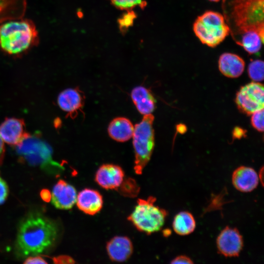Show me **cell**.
<instances>
[{"label": "cell", "mask_w": 264, "mask_h": 264, "mask_svg": "<svg viewBox=\"0 0 264 264\" xmlns=\"http://www.w3.org/2000/svg\"><path fill=\"white\" fill-rule=\"evenodd\" d=\"M60 233L56 221L41 213L30 212L18 225L15 253L18 257L23 258L45 253L55 246Z\"/></svg>", "instance_id": "cell-1"}, {"label": "cell", "mask_w": 264, "mask_h": 264, "mask_svg": "<svg viewBox=\"0 0 264 264\" xmlns=\"http://www.w3.org/2000/svg\"><path fill=\"white\" fill-rule=\"evenodd\" d=\"M264 0H222L223 17L237 44L249 33L264 39Z\"/></svg>", "instance_id": "cell-2"}, {"label": "cell", "mask_w": 264, "mask_h": 264, "mask_svg": "<svg viewBox=\"0 0 264 264\" xmlns=\"http://www.w3.org/2000/svg\"><path fill=\"white\" fill-rule=\"evenodd\" d=\"M38 32L29 20L10 21L0 25V47L10 55L22 54L35 45Z\"/></svg>", "instance_id": "cell-3"}, {"label": "cell", "mask_w": 264, "mask_h": 264, "mask_svg": "<svg viewBox=\"0 0 264 264\" xmlns=\"http://www.w3.org/2000/svg\"><path fill=\"white\" fill-rule=\"evenodd\" d=\"M16 152L22 161L32 166H40L51 172L58 173L64 168L52 158L50 146L38 134H29L16 146Z\"/></svg>", "instance_id": "cell-4"}, {"label": "cell", "mask_w": 264, "mask_h": 264, "mask_svg": "<svg viewBox=\"0 0 264 264\" xmlns=\"http://www.w3.org/2000/svg\"><path fill=\"white\" fill-rule=\"evenodd\" d=\"M155 197L139 198L128 220L139 231L150 235L160 230L168 215L167 211L154 203Z\"/></svg>", "instance_id": "cell-5"}, {"label": "cell", "mask_w": 264, "mask_h": 264, "mask_svg": "<svg viewBox=\"0 0 264 264\" xmlns=\"http://www.w3.org/2000/svg\"><path fill=\"white\" fill-rule=\"evenodd\" d=\"M154 120L153 114L144 115L142 120L134 127L132 136L135 154L133 169L137 175L142 174L151 159L154 149Z\"/></svg>", "instance_id": "cell-6"}, {"label": "cell", "mask_w": 264, "mask_h": 264, "mask_svg": "<svg viewBox=\"0 0 264 264\" xmlns=\"http://www.w3.org/2000/svg\"><path fill=\"white\" fill-rule=\"evenodd\" d=\"M193 30L201 43L211 47L219 45L230 33L223 16L210 10L197 17L193 24Z\"/></svg>", "instance_id": "cell-7"}, {"label": "cell", "mask_w": 264, "mask_h": 264, "mask_svg": "<svg viewBox=\"0 0 264 264\" xmlns=\"http://www.w3.org/2000/svg\"><path fill=\"white\" fill-rule=\"evenodd\" d=\"M235 101L239 110L247 115L264 109L263 85L252 82L242 87L236 94Z\"/></svg>", "instance_id": "cell-8"}, {"label": "cell", "mask_w": 264, "mask_h": 264, "mask_svg": "<svg viewBox=\"0 0 264 264\" xmlns=\"http://www.w3.org/2000/svg\"><path fill=\"white\" fill-rule=\"evenodd\" d=\"M218 252L226 257H237L239 255L243 245V238L237 228L226 227L217 239Z\"/></svg>", "instance_id": "cell-9"}, {"label": "cell", "mask_w": 264, "mask_h": 264, "mask_svg": "<svg viewBox=\"0 0 264 264\" xmlns=\"http://www.w3.org/2000/svg\"><path fill=\"white\" fill-rule=\"evenodd\" d=\"M29 134L21 118H6L0 125V136L4 143L12 146L19 144Z\"/></svg>", "instance_id": "cell-10"}, {"label": "cell", "mask_w": 264, "mask_h": 264, "mask_svg": "<svg viewBox=\"0 0 264 264\" xmlns=\"http://www.w3.org/2000/svg\"><path fill=\"white\" fill-rule=\"evenodd\" d=\"M124 176V171L120 166L113 164H104L97 169L95 180L105 189H115L121 185Z\"/></svg>", "instance_id": "cell-11"}, {"label": "cell", "mask_w": 264, "mask_h": 264, "mask_svg": "<svg viewBox=\"0 0 264 264\" xmlns=\"http://www.w3.org/2000/svg\"><path fill=\"white\" fill-rule=\"evenodd\" d=\"M85 103V95L78 88H68L61 91L57 97L60 108L71 118L82 111Z\"/></svg>", "instance_id": "cell-12"}, {"label": "cell", "mask_w": 264, "mask_h": 264, "mask_svg": "<svg viewBox=\"0 0 264 264\" xmlns=\"http://www.w3.org/2000/svg\"><path fill=\"white\" fill-rule=\"evenodd\" d=\"M77 195L73 186L64 180L59 179L53 187L50 201L56 208L68 210L76 203Z\"/></svg>", "instance_id": "cell-13"}, {"label": "cell", "mask_w": 264, "mask_h": 264, "mask_svg": "<svg viewBox=\"0 0 264 264\" xmlns=\"http://www.w3.org/2000/svg\"><path fill=\"white\" fill-rule=\"evenodd\" d=\"M133 249L131 240L126 236H115L109 240L106 245L109 258L116 262L126 261L131 256Z\"/></svg>", "instance_id": "cell-14"}, {"label": "cell", "mask_w": 264, "mask_h": 264, "mask_svg": "<svg viewBox=\"0 0 264 264\" xmlns=\"http://www.w3.org/2000/svg\"><path fill=\"white\" fill-rule=\"evenodd\" d=\"M76 203L81 211L88 215H94L102 208L103 199L98 191L85 188L77 194Z\"/></svg>", "instance_id": "cell-15"}, {"label": "cell", "mask_w": 264, "mask_h": 264, "mask_svg": "<svg viewBox=\"0 0 264 264\" xmlns=\"http://www.w3.org/2000/svg\"><path fill=\"white\" fill-rule=\"evenodd\" d=\"M232 181L237 190L242 192H250L257 187L259 176L253 168L240 166L233 172Z\"/></svg>", "instance_id": "cell-16"}, {"label": "cell", "mask_w": 264, "mask_h": 264, "mask_svg": "<svg viewBox=\"0 0 264 264\" xmlns=\"http://www.w3.org/2000/svg\"><path fill=\"white\" fill-rule=\"evenodd\" d=\"M219 68L225 76L235 78L240 76L245 67L244 60L237 54L231 53L222 54L219 59Z\"/></svg>", "instance_id": "cell-17"}, {"label": "cell", "mask_w": 264, "mask_h": 264, "mask_svg": "<svg viewBox=\"0 0 264 264\" xmlns=\"http://www.w3.org/2000/svg\"><path fill=\"white\" fill-rule=\"evenodd\" d=\"M131 98L137 110L143 115L152 114L155 109V100L151 91L143 86L132 89Z\"/></svg>", "instance_id": "cell-18"}, {"label": "cell", "mask_w": 264, "mask_h": 264, "mask_svg": "<svg viewBox=\"0 0 264 264\" xmlns=\"http://www.w3.org/2000/svg\"><path fill=\"white\" fill-rule=\"evenodd\" d=\"M134 127L132 122L124 117L114 118L109 124L108 132L113 140L120 142H126L132 136Z\"/></svg>", "instance_id": "cell-19"}, {"label": "cell", "mask_w": 264, "mask_h": 264, "mask_svg": "<svg viewBox=\"0 0 264 264\" xmlns=\"http://www.w3.org/2000/svg\"><path fill=\"white\" fill-rule=\"evenodd\" d=\"M196 226L194 217L190 213L182 211L175 217L173 221V228L178 235L185 236L192 233Z\"/></svg>", "instance_id": "cell-20"}, {"label": "cell", "mask_w": 264, "mask_h": 264, "mask_svg": "<svg viewBox=\"0 0 264 264\" xmlns=\"http://www.w3.org/2000/svg\"><path fill=\"white\" fill-rule=\"evenodd\" d=\"M264 43V39L255 32L244 35L237 44L242 46L249 54L258 52Z\"/></svg>", "instance_id": "cell-21"}, {"label": "cell", "mask_w": 264, "mask_h": 264, "mask_svg": "<svg viewBox=\"0 0 264 264\" xmlns=\"http://www.w3.org/2000/svg\"><path fill=\"white\" fill-rule=\"evenodd\" d=\"M264 62L260 60L252 61L248 67L249 77L255 82L262 81L264 79Z\"/></svg>", "instance_id": "cell-22"}, {"label": "cell", "mask_w": 264, "mask_h": 264, "mask_svg": "<svg viewBox=\"0 0 264 264\" xmlns=\"http://www.w3.org/2000/svg\"><path fill=\"white\" fill-rule=\"evenodd\" d=\"M111 4L120 10L133 9L136 7L144 8L147 5L144 0H108Z\"/></svg>", "instance_id": "cell-23"}, {"label": "cell", "mask_w": 264, "mask_h": 264, "mask_svg": "<svg viewBox=\"0 0 264 264\" xmlns=\"http://www.w3.org/2000/svg\"><path fill=\"white\" fill-rule=\"evenodd\" d=\"M126 12L118 20V24L120 31L125 33L133 24L134 21L136 18V14L132 10H125Z\"/></svg>", "instance_id": "cell-24"}, {"label": "cell", "mask_w": 264, "mask_h": 264, "mask_svg": "<svg viewBox=\"0 0 264 264\" xmlns=\"http://www.w3.org/2000/svg\"><path fill=\"white\" fill-rule=\"evenodd\" d=\"M264 109L252 114L251 123L254 128L260 132L264 131Z\"/></svg>", "instance_id": "cell-25"}, {"label": "cell", "mask_w": 264, "mask_h": 264, "mask_svg": "<svg viewBox=\"0 0 264 264\" xmlns=\"http://www.w3.org/2000/svg\"><path fill=\"white\" fill-rule=\"evenodd\" d=\"M9 194V188L6 182L0 177V205L6 200Z\"/></svg>", "instance_id": "cell-26"}, {"label": "cell", "mask_w": 264, "mask_h": 264, "mask_svg": "<svg viewBox=\"0 0 264 264\" xmlns=\"http://www.w3.org/2000/svg\"><path fill=\"white\" fill-rule=\"evenodd\" d=\"M53 262L55 264H74V260L70 256L61 255L53 258Z\"/></svg>", "instance_id": "cell-27"}, {"label": "cell", "mask_w": 264, "mask_h": 264, "mask_svg": "<svg viewBox=\"0 0 264 264\" xmlns=\"http://www.w3.org/2000/svg\"><path fill=\"white\" fill-rule=\"evenodd\" d=\"M171 264H193V262L188 257L184 255L178 256L173 259Z\"/></svg>", "instance_id": "cell-28"}, {"label": "cell", "mask_w": 264, "mask_h": 264, "mask_svg": "<svg viewBox=\"0 0 264 264\" xmlns=\"http://www.w3.org/2000/svg\"><path fill=\"white\" fill-rule=\"evenodd\" d=\"M24 264H47L43 258L40 256H29L24 262Z\"/></svg>", "instance_id": "cell-29"}, {"label": "cell", "mask_w": 264, "mask_h": 264, "mask_svg": "<svg viewBox=\"0 0 264 264\" xmlns=\"http://www.w3.org/2000/svg\"><path fill=\"white\" fill-rule=\"evenodd\" d=\"M41 198L45 201L48 202L51 200V193L47 189H43L40 194Z\"/></svg>", "instance_id": "cell-30"}, {"label": "cell", "mask_w": 264, "mask_h": 264, "mask_svg": "<svg viewBox=\"0 0 264 264\" xmlns=\"http://www.w3.org/2000/svg\"><path fill=\"white\" fill-rule=\"evenodd\" d=\"M5 152L4 142L0 136V166L4 159Z\"/></svg>", "instance_id": "cell-31"}, {"label": "cell", "mask_w": 264, "mask_h": 264, "mask_svg": "<svg viewBox=\"0 0 264 264\" xmlns=\"http://www.w3.org/2000/svg\"><path fill=\"white\" fill-rule=\"evenodd\" d=\"M243 135H244V131L240 128H236L233 131V136L236 138H241Z\"/></svg>", "instance_id": "cell-32"}, {"label": "cell", "mask_w": 264, "mask_h": 264, "mask_svg": "<svg viewBox=\"0 0 264 264\" xmlns=\"http://www.w3.org/2000/svg\"><path fill=\"white\" fill-rule=\"evenodd\" d=\"M211 1H214V2H218L220 0H209Z\"/></svg>", "instance_id": "cell-33"}]
</instances>
